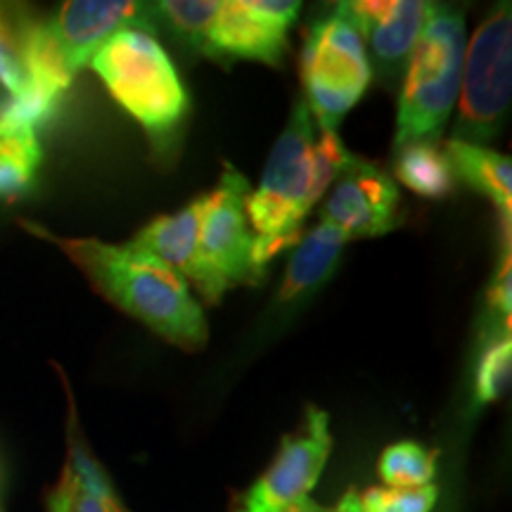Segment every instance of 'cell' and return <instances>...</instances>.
I'll return each mask as SVG.
<instances>
[{
  "label": "cell",
  "mask_w": 512,
  "mask_h": 512,
  "mask_svg": "<svg viewBox=\"0 0 512 512\" xmlns=\"http://www.w3.org/2000/svg\"><path fill=\"white\" fill-rule=\"evenodd\" d=\"M392 171L394 181L425 200H446L458 183L444 145L425 143V140L392 150Z\"/></svg>",
  "instance_id": "ac0fdd59"
},
{
  "label": "cell",
  "mask_w": 512,
  "mask_h": 512,
  "mask_svg": "<svg viewBox=\"0 0 512 512\" xmlns=\"http://www.w3.org/2000/svg\"><path fill=\"white\" fill-rule=\"evenodd\" d=\"M512 259L510 247H505L498 261V268L491 278L489 290H486L484 306V328L479 332V339L486 337H503L510 335V313H512Z\"/></svg>",
  "instance_id": "603a6c76"
},
{
  "label": "cell",
  "mask_w": 512,
  "mask_h": 512,
  "mask_svg": "<svg viewBox=\"0 0 512 512\" xmlns=\"http://www.w3.org/2000/svg\"><path fill=\"white\" fill-rule=\"evenodd\" d=\"M349 238L330 223L318 221L304 238L294 245V252L287 261L283 283L278 290V304H292L306 292L318 290L335 273L339 256L347 247Z\"/></svg>",
  "instance_id": "9a60e30c"
},
{
  "label": "cell",
  "mask_w": 512,
  "mask_h": 512,
  "mask_svg": "<svg viewBox=\"0 0 512 512\" xmlns=\"http://www.w3.org/2000/svg\"><path fill=\"white\" fill-rule=\"evenodd\" d=\"M121 29L157 34L150 3L136 0H69L53 15L31 17L27 36V69L31 105L55 114L76 74L107 38Z\"/></svg>",
  "instance_id": "3957f363"
},
{
  "label": "cell",
  "mask_w": 512,
  "mask_h": 512,
  "mask_svg": "<svg viewBox=\"0 0 512 512\" xmlns=\"http://www.w3.org/2000/svg\"><path fill=\"white\" fill-rule=\"evenodd\" d=\"M5 494H8V460H5L3 448H0V512H8V508H5Z\"/></svg>",
  "instance_id": "d4e9b609"
},
{
  "label": "cell",
  "mask_w": 512,
  "mask_h": 512,
  "mask_svg": "<svg viewBox=\"0 0 512 512\" xmlns=\"http://www.w3.org/2000/svg\"><path fill=\"white\" fill-rule=\"evenodd\" d=\"M332 512H361V505H358V491L349 489L347 494L339 498V503L332 508Z\"/></svg>",
  "instance_id": "cb8c5ba5"
},
{
  "label": "cell",
  "mask_w": 512,
  "mask_h": 512,
  "mask_svg": "<svg viewBox=\"0 0 512 512\" xmlns=\"http://www.w3.org/2000/svg\"><path fill=\"white\" fill-rule=\"evenodd\" d=\"M88 67L112 100L147 133L157 155L169 157L181 140L190 95L157 34L121 29L102 43Z\"/></svg>",
  "instance_id": "277c9868"
},
{
  "label": "cell",
  "mask_w": 512,
  "mask_h": 512,
  "mask_svg": "<svg viewBox=\"0 0 512 512\" xmlns=\"http://www.w3.org/2000/svg\"><path fill=\"white\" fill-rule=\"evenodd\" d=\"M465 50V15L437 3L403 69L392 150L418 140L439 143L458 105Z\"/></svg>",
  "instance_id": "8992f818"
},
{
  "label": "cell",
  "mask_w": 512,
  "mask_h": 512,
  "mask_svg": "<svg viewBox=\"0 0 512 512\" xmlns=\"http://www.w3.org/2000/svg\"><path fill=\"white\" fill-rule=\"evenodd\" d=\"M299 74L304 105L320 133H339V124L358 105L373 81L366 43L342 3L316 22L304 36Z\"/></svg>",
  "instance_id": "52a82bcc"
},
{
  "label": "cell",
  "mask_w": 512,
  "mask_h": 512,
  "mask_svg": "<svg viewBox=\"0 0 512 512\" xmlns=\"http://www.w3.org/2000/svg\"><path fill=\"white\" fill-rule=\"evenodd\" d=\"M31 17L24 5L0 3V88L10 100H24L31 93L27 69Z\"/></svg>",
  "instance_id": "d6986e66"
},
{
  "label": "cell",
  "mask_w": 512,
  "mask_h": 512,
  "mask_svg": "<svg viewBox=\"0 0 512 512\" xmlns=\"http://www.w3.org/2000/svg\"><path fill=\"white\" fill-rule=\"evenodd\" d=\"M19 226L34 238L55 245L105 302L136 318L164 342L183 351L204 349L209 339L207 316L192 287L174 268L131 242L114 245L98 238H67L24 219Z\"/></svg>",
  "instance_id": "6da1fadb"
},
{
  "label": "cell",
  "mask_w": 512,
  "mask_h": 512,
  "mask_svg": "<svg viewBox=\"0 0 512 512\" xmlns=\"http://www.w3.org/2000/svg\"><path fill=\"white\" fill-rule=\"evenodd\" d=\"M512 98V12L498 3L465 50L453 140L486 145L505 128Z\"/></svg>",
  "instance_id": "ba28073f"
},
{
  "label": "cell",
  "mask_w": 512,
  "mask_h": 512,
  "mask_svg": "<svg viewBox=\"0 0 512 512\" xmlns=\"http://www.w3.org/2000/svg\"><path fill=\"white\" fill-rule=\"evenodd\" d=\"M38 131L0 100V202H15L36 185L43 164Z\"/></svg>",
  "instance_id": "2e32d148"
},
{
  "label": "cell",
  "mask_w": 512,
  "mask_h": 512,
  "mask_svg": "<svg viewBox=\"0 0 512 512\" xmlns=\"http://www.w3.org/2000/svg\"><path fill=\"white\" fill-rule=\"evenodd\" d=\"M444 152L451 162L456 181H463L472 190L484 195L486 200L494 202V207L510 228L512 216V164L510 157L496 152L489 145L465 143V140L448 138L444 143Z\"/></svg>",
  "instance_id": "e0dca14e"
},
{
  "label": "cell",
  "mask_w": 512,
  "mask_h": 512,
  "mask_svg": "<svg viewBox=\"0 0 512 512\" xmlns=\"http://www.w3.org/2000/svg\"><path fill=\"white\" fill-rule=\"evenodd\" d=\"M320 221L351 240L382 238L403 223L399 185L382 164L351 155L323 195Z\"/></svg>",
  "instance_id": "8fae6325"
},
{
  "label": "cell",
  "mask_w": 512,
  "mask_h": 512,
  "mask_svg": "<svg viewBox=\"0 0 512 512\" xmlns=\"http://www.w3.org/2000/svg\"><path fill=\"white\" fill-rule=\"evenodd\" d=\"M290 512H332V508H325V505H320L318 501H313V498H304V501H299L297 505Z\"/></svg>",
  "instance_id": "484cf974"
},
{
  "label": "cell",
  "mask_w": 512,
  "mask_h": 512,
  "mask_svg": "<svg viewBox=\"0 0 512 512\" xmlns=\"http://www.w3.org/2000/svg\"><path fill=\"white\" fill-rule=\"evenodd\" d=\"M347 15L361 31L373 74L384 83H394L411 60L422 29L430 22V0H347Z\"/></svg>",
  "instance_id": "7c38bea8"
},
{
  "label": "cell",
  "mask_w": 512,
  "mask_h": 512,
  "mask_svg": "<svg viewBox=\"0 0 512 512\" xmlns=\"http://www.w3.org/2000/svg\"><path fill=\"white\" fill-rule=\"evenodd\" d=\"M512 382V337L479 339L472 375V408H486L508 394Z\"/></svg>",
  "instance_id": "ffe728a7"
},
{
  "label": "cell",
  "mask_w": 512,
  "mask_h": 512,
  "mask_svg": "<svg viewBox=\"0 0 512 512\" xmlns=\"http://www.w3.org/2000/svg\"><path fill=\"white\" fill-rule=\"evenodd\" d=\"M69 399V422H67V460H64L62 475L50 489L46 510L48 512H131L114 489L110 475L102 467L93 451L83 439L76 406L64 382Z\"/></svg>",
  "instance_id": "5bb4252c"
},
{
  "label": "cell",
  "mask_w": 512,
  "mask_h": 512,
  "mask_svg": "<svg viewBox=\"0 0 512 512\" xmlns=\"http://www.w3.org/2000/svg\"><path fill=\"white\" fill-rule=\"evenodd\" d=\"M249 195L252 185L247 176L230 162H223L216 188L204 192L200 252L221 297L235 287L261 285L266 278L254 261V233L247 219Z\"/></svg>",
  "instance_id": "9c48e42d"
},
{
  "label": "cell",
  "mask_w": 512,
  "mask_h": 512,
  "mask_svg": "<svg viewBox=\"0 0 512 512\" xmlns=\"http://www.w3.org/2000/svg\"><path fill=\"white\" fill-rule=\"evenodd\" d=\"M204 195L185 204L174 214H162L152 219L133 235L131 245L152 254L169 268L181 275L190 287L200 292L204 302L216 306L221 304V292L216 290L200 252V226H202Z\"/></svg>",
  "instance_id": "4fadbf2b"
},
{
  "label": "cell",
  "mask_w": 512,
  "mask_h": 512,
  "mask_svg": "<svg viewBox=\"0 0 512 512\" xmlns=\"http://www.w3.org/2000/svg\"><path fill=\"white\" fill-rule=\"evenodd\" d=\"M439 501V486L396 489V486H370L358 494L361 512H432Z\"/></svg>",
  "instance_id": "7402d4cb"
},
{
  "label": "cell",
  "mask_w": 512,
  "mask_h": 512,
  "mask_svg": "<svg viewBox=\"0 0 512 512\" xmlns=\"http://www.w3.org/2000/svg\"><path fill=\"white\" fill-rule=\"evenodd\" d=\"M349 152L339 133H320L309 107L299 98L290 119L271 147L259 188L247 200V219L254 233L256 268H266L278 254L294 247L311 209L335 181Z\"/></svg>",
  "instance_id": "7a4b0ae2"
},
{
  "label": "cell",
  "mask_w": 512,
  "mask_h": 512,
  "mask_svg": "<svg viewBox=\"0 0 512 512\" xmlns=\"http://www.w3.org/2000/svg\"><path fill=\"white\" fill-rule=\"evenodd\" d=\"M157 27L211 62L252 60L280 67L302 3L292 0H162L150 3Z\"/></svg>",
  "instance_id": "5b68a950"
},
{
  "label": "cell",
  "mask_w": 512,
  "mask_h": 512,
  "mask_svg": "<svg viewBox=\"0 0 512 512\" xmlns=\"http://www.w3.org/2000/svg\"><path fill=\"white\" fill-rule=\"evenodd\" d=\"M332 434L328 413L309 406L302 425L280 441L273 463L235 498L230 512H290L309 498L328 465Z\"/></svg>",
  "instance_id": "30bf717a"
},
{
  "label": "cell",
  "mask_w": 512,
  "mask_h": 512,
  "mask_svg": "<svg viewBox=\"0 0 512 512\" xmlns=\"http://www.w3.org/2000/svg\"><path fill=\"white\" fill-rule=\"evenodd\" d=\"M377 475L384 486L396 489L430 486L437 477V451H430L418 441H396L382 451L377 460Z\"/></svg>",
  "instance_id": "44dd1931"
}]
</instances>
